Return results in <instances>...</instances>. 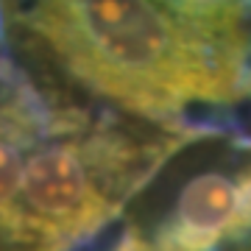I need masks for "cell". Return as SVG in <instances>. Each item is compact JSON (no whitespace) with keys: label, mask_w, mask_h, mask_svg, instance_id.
I'll return each mask as SVG.
<instances>
[{"label":"cell","mask_w":251,"mask_h":251,"mask_svg":"<svg viewBox=\"0 0 251 251\" xmlns=\"http://www.w3.org/2000/svg\"><path fill=\"white\" fill-rule=\"evenodd\" d=\"M249 23H251V9H249ZM246 95H251V31H249V64H246Z\"/></svg>","instance_id":"7a4b0ae2"},{"label":"cell","mask_w":251,"mask_h":251,"mask_svg":"<svg viewBox=\"0 0 251 251\" xmlns=\"http://www.w3.org/2000/svg\"><path fill=\"white\" fill-rule=\"evenodd\" d=\"M92 95L176 128L246 95L249 0H0Z\"/></svg>","instance_id":"6da1fadb"}]
</instances>
